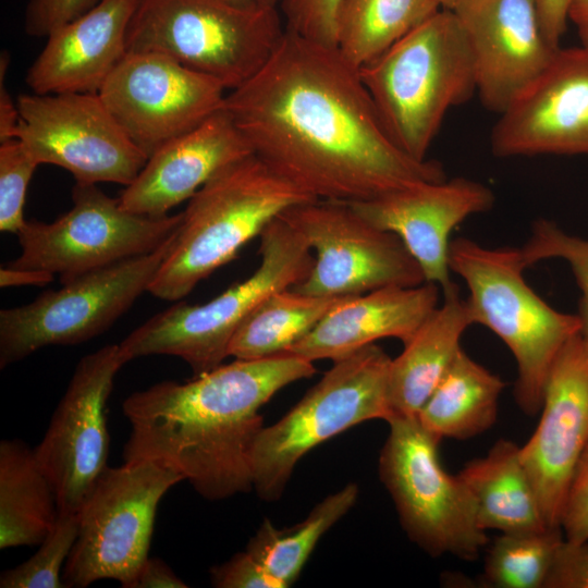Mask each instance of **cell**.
I'll list each match as a JSON object with an SVG mask.
<instances>
[{
	"label": "cell",
	"instance_id": "cell-1",
	"mask_svg": "<svg viewBox=\"0 0 588 588\" xmlns=\"http://www.w3.org/2000/svg\"><path fill=\"white\" fill-rule=\"evenodd\" d=\"M223 109L253 154L317 199L362 201L446 179L441 162L397 146L358 70L335 47L287 29Z\"/></svg>",
	"mask_w": 588,
	"mask_h": 588
},
{
	"label": "cell",
	"instance_id": "cell-2",
	"mask_svg": "<svg viewBox=\"0 0 588 588\" xmlns=\"http://www.w3.org/2000/svg\"><path fill=\"white\" fill-rule=\"evenodd\" d=\"M316 372L292 353L235 358L186 382L161 381L128 395L124 462L154 461L174 469L205 499L253 488L252 455L264 428L259 409L286 385Z\"/></svg>",
	"mask_w": 588,
	"mask_h": 588
},
{
	"label": "cell",
	"instance_id": "cell-3",
	"mask_svg": "<svg viewBox=\"0 0 588 588\" xmlns=\"http://www.w3.org/2000/svg\"><path fill=\"white\" fill-rule=\"evenodd\" d=\"M255 154L223 168L188 200L148 292L177 302L286 209L315 200Z\"/></svg>",
	"mask_w": 588,
	"mask_h": 588
},
{
	"label": "cell",
	"instance_id": "cell-4",
	"mask_svg": "<svg viewBox=\"0 0 588 588\" xmlns=\"http://www.w3.org/2000/svg\"><path fill=\"white\" fill-rule=\"evenodd\" d=\"M358 72L391 137L417 160L427 159L446 112L476 93L469 42L449 9L438 11Z\"/></svg>",
	"mask_w": 588,
	"mask_h": 588
},
{
	"label": "cell",
	"instance_id": "cell-5",
	"mask_svg": "<svg viewBox=\"0 0 588 588\" xmlns=\"http://www.w3.org/2000/svg\"><path fill=\"white\" fill-rule=\"evenodd\" d=\"M449 267L467 286L473 324L491 330L513 354L516 402L526 414H537L554 360L580 333L578 316L553 308L529 286L519 248L457 237L450 244Z\"/></svg>",
	"mask_w": 588,
	"mask_h": 588
},
{
	"label": "cell",
	"instance_id": "cell-6",
	"mask_svg": "<svg viewBox=\"0 0 588 588\" xmlns=\"http://www.w3.org/2000/svg\"><path fill=\"white\" fill-rule=\"evenodd\" d=\"M278 5L245 0H139L127 51L163 53L232 90L270 60L284 34Z\"/></svg>",
	"mask_w": 588,
	"mask_h": 588
},
{
	"label": "cell",
	"instance_id": "cell-7",
	"mask_svg": "<svg viewBox=\"0 0 588 588\" xmlns=\"http://www.w3.org/2000/svg\"><path fill=\"white\" fill-rule=\"evenodd\" d=\"M259 237L261 260L250 277L205 304L179 301L154 315L119 344L126 359L176 356L194 376L223 364L235 332L249 314L271 294L303 282L315 261L304 237L280 216Z\"/></svg>",
	"mask_w": 588,
	"mask_h": 588
},
{
	"label": "cell",
	"instance_id": "cell-8",
	"mask_svg": "<svg viewBox=\"0 0 588 588\" xmlns=\"http://www.w3.org/2000/svg\"><path fill=\"white\" fill-rule=\"evenodd\" d=\"M391 359L373 343L334 360L297 404L262 428L252 455L259 498L278 500L298 461L317 445L360 422L391 418Z\"/></svg>",
	"mask_w": 588,
	"mask_h": 588
},
{
	"label": "cell",
	"instance_id": "cell-9",
	"mask_svg": "<svg viewBox=\"0 0 588 588\" xmlns=\"http://www.w3.org/2000/svg\"><path fill=\"white\" fill-rule=\"evenodd\" d=\"M379 457V476L409 539L431 556L474 560L488 537L475 499L460 477L441 465L439 440L417 416H393Z\"/></svg>",
	"mask_w": 588,
	"mask_h": 588
},
{
	"label": "cell",
	"instance_id": "cell-10",
	"mask_svg": "<svg viewBox=\"0 0 588 588\" xmlns=\"http://www.w3.org/2000/svg\"><path fill=\"white\" fill-rule=\"evenodd\" d=\"M183 480L154 461L107 466L78 511V535L62 572L65 587L114 579L131 588L148 559L158 504Z\"/></svg>",
	"mask_w": 588,
	"mask_h": 588
},
{
	"label": "cell",
	"instance_id": "cell-11",
	"mask_svg": "<svg viewBox=\"0 0 588 588\" xmlns=\"http://www.w3.org/2000/svg\"><path fill=\"white\" fill-rule=\"evenodd\" d=\"M176 233L149 254L79 274L28 304L1 309L0 367L45 346L79 344L108 330L148 292Z\"/></svg>",
	"mask_w": 588,
	"mask_h": 588
},
{
	"label": "cell",
	"instance_id": "cell-12",
	"mask_svg": "<svg viewBox=\"0 0 588 588\" xmlns=\"http://www.w3.org/2000/svg\"><path fill=\"white\" fill-rule=\"evenodd\" d=\"M72 208L52 222L25 221L13 267L58 273L61 283L159 248L179 229L183 212L151 217L122 207L97 184L75 183Z\"/></svg>",
	"mask_w": 588,
	"mask_h": 588
},
{
	"label": "cell",
	"instance_id": "cell-13",
	"mask_svg": "<svg viewBox=\"0 0 588 588\" xmlns=\"http://www.w3.org/2000/svg\"><path fill=\"white\" fill-rule=\"evenodd\" d=\"M315 252L308 277L294 290L317 296H352L426 282L395 234L370 224L345 201L315 199L280 215Z\"/></svg>",
	"mask_w": 588,
	"mask_h": 588
},
{
	"label": "cell",
	"instance_id": "cell-14",
	"mask_svg": "<svg viewBox=\"0 0 588 588\" xmlns=\"http://www.w3.org/2000/svg\"><path fill=\"white\" fill-rule=\"evenodd\" d=\"M16 138L41 163L68 170L75 183L130 185L148 157L128 138L98 94H23Z\"/></svg>",
	"mask_w": 588,
	"mask_h": 588
},
{
	"label": "cell",
	"instance_id": "cell-15",
	"mask_svg": "<svg viewBox=\"0 0 588 588\" xmlns=\"http://www.w3.org/2000/svg\"><path fill=\"white\" fill-rule=\"evenodd\" d=\"M147 156L223 108L218 81L155 51H127L97 93Z\"/></svg>",
	"mask_w": 588,
	"mask_h": 588
},
{
	"label": "cell",
	"instance_id": "cell-16",
	"mask_svg": "<svg viewBox=\"0 0 588 588\" xmlns=\"http://www.w3.org/2000/svg\"><path fill=\"white\" fill-rule=\"evenodd\" d=\"M128 363L119 344L82 357L35 456L56 492L59 512L78 514L105 470L110 437L106 407L114 378Z\"/></svg>",
	"mask_w": 588,
	"mask_h": 588
},
{
	"label": "cell",
	"instance_id": "cell-17",
	"mask_svg": "<svg viewBox=\"0 0 588 588\" xmlns=\"http://www.w3.org/2000/svg\"><path fill=\"white\" fill-rule=\"evenodd\" d=\"M499 115L490 136L495 157L588 155V49L560 47Z\"/></svg>",
	"mask_w": 588,
	"mask_h": 588
},
{
	"label": "cell",
	"instance_id": "cell-18",
	"mask_svg": "<svg viewBox=\"0 0 588 588\" xmlns=\"http://www.w3.org/2000/svg\"><path fill=\"white\" fill-rule=\"evenodd\" d=\"M539 424L520 446L547 525L561 528L567 492L588 445V342L579 333L554 360Z\"/></svg>",
	"mask_w": 588,
	"mask_h": 588
},
{
	"label": "cell",
	"instance_id": "cell-19",
	"mask_svg": "<svg viewBox=\"0 0 588 588\" xmlns=\"http://www.w3.org/2000/svg\"><path fill=\"white\" fill-rule=\"evenodd\" d=\"M452 11L469 42L476 94L500 114L559 49L542 33L537 0H458Z\"/></svg>",
	"mask_w": 588,
	"mask_h": 588
},
{
	"label": "cell",
	"instance_id": "cell-20",
	"mask_svg": "<svg viewBox=\"0 0 588 588\" xmlns=\"http://www.w3.org/2000/svg\"><path fill=\"white\" fill-rule=\"evenodd\" d=\"M494 201L489 186L457 176L347 204L370 224L399 236L426 282L443 292L454 283L449 267L451 233L468 217L490 210Z\"/></svg>",
	"mask_w": 588,
	"mask_h": 588
},
{
	"label": "cell",
	"instance_id": "cell-21",
	"mask_svg": "<svg viewBox=\"0 0 588 588\" xmlns=\"http://www.w3.org/2000/svg\"><path fill=\"white\" fill-rule=\"evenodd\" d=\"M253 154L222 108L201 124L166 143L119 197L136 213L162 217L192 196L229 164Z\"/></svg>",
	"mask_w": 588,
	"mask_h": 588
},
{
	"label": "cell",
	"instance_id": "cell-22",
	"mask_svg": "<svg viewBox=\"0 0 588 588\" xmlns=\"http://www.w3.org/2000/svg\"><path fill=\"white\" fill-rule=\"evenodd\" d=\"M138 1L101 0L52 32L27 71L32 91L97 94L127 52V28Z\"/></svg>",
	"mask_w": 588,
	"mask_h": 588
},
{
	"label": "cell",
	"instance_id": "cell-23",
	"mask_svg": "<svg viewBox=\"0 0 588 588\" xmlns=\"http://www.w3.org/2000/svg\"><path fill=\"white\" fill-rule=\"evenodd\" d=\"M440 287L388 286L339 301L317 326L285 353L309 362L343 358L376 341L404 344L438 307Z\"/></svg>",
	"mask_w": 588,
	"mask_h": 588
},
{
	"label": "cell",
	"instance_id": "cell-24",
	"mask_svg": "<svg viewBox=\"0 0 588 588\" xmlns=\"http://www.w3.org/2000/svg\"><path fill=\"white\" fill-rule=\"evenodd\" d=\"M466 298L453 283L443 303L391 359L389 402L392 416H417L461 352V339L471 326Z\"/></svg>",
	"mask_w": 588,
	"mask_h": 588
},
{
	"label": "cell",
	"instance_id": "cell-25",
	"mask_svg": "<svg viewBox=\"0 0 588 588\" xmlns=\"http://www.w3.org/2000/svg\"><path fill=\"white\" fill-rule=\"evenodd\" d=\"M458 475L475 499L478 523L485 531L517 534L551 528L515 442L498 440L486 456L466 463Z\"/></svg>",
	"mask_w": 588,
	"mask_h": 588
},
{
	"label": "cell",
	"instance_id": "cell-26",
	"mask_svg": "<svg viewBox=\"0 0 588 588\" xmlns=\"http://www.w3.org/2000/svg\"><path fill=\"white\" fill-rule=\"evenodd\" d=\"M59 516L56 492L34 449L0 442V549L39 546Z\"/></svg>",
	"mask_w": 588,
	"mask_h": 588
},
{
	"label": "cell",
	"instance_id": "cell-27",
	"mask_svg": "<svg viewBox=\"0 0 588 588\" xmlns=\"http://www.w3.org/2000/svg\"><path fill=\"white\" fill-rule=\"evenodd\" d=\"M504 388L499 376L462 348L417 417L439 441L475 437L495 422Z\"/></svg>",
	"mask_w": 588,
	"mask_h": 588
},
{
	"label": "cell",
	"instance_id": "cell-28",
	"mask_svg": "<svg viewBox=\"0 0 588 588\" xmlns=\"http://www.w3.org/2000/svg\"><path fill=\"white\" fill-rule=\"evenodd\" d=\"M441 9L438 0H343L336 49L358 70Z\"/></svg>",
	"mask_w": 588,
	"mask_h": 588
},
{
	"label": "cell",
	"instance_id": "cell-29",
	"mask_svg": "<svg viewBox=\"0 0 588 588\" xmlns=\"http://www.w3.org/2000/svg\"><path fill=\"white\" fill-rule=\"evenodd\" d=\"M345 296H317L278 291L262 301L235 332L229 356L257 359L287 352Z\"/></svg>",
	"mask_w": 588,
	"mask_h": 588
},
{
	"label": "cell",
	"instance_id": "cell-30",
	"mask_svg": "<svg viewBox=\"0 0 588 588\" xmlns=\"http://www.w3.org/2000/svg\"><path fill=\"white\" fill-rule=\"evenodd\" d=\"M358 487L350 482L319 502L307 517L279 529L266 518L249 539L250 553L283 588L299 576L319 539L356 503Z\"/></svg>",
	"mask_w": 588,
	"mask_h": 588
},
{
	"label": "cell",
	"instance_id": "cell-31",
	"mask_svg": "<svg viewBox=\"0 0 588 588\" xmlns=\"http://www.w3.org/2000/svg\"><path fill=\"white\" fill-rule=\"evenodd\" d=\"M562 540L561 528L502 534L488 550L486 580L499 588H543Z\"/></svg>",
	"mask_w": 588,
	"mask_h": 588
},
{
	"label": "cell",
	"instance_id": "cell-32",
	"mask_svg": "<svg viewBox=\"0 0 588 588\" xmlns=\"http://www.w3.org/2000/svg\"><path fill=\"white\" fill-rule=\"evenodd\" d=\"M79 529L78 514L59 512L38 550L22 564L1 573V588H64L62 572Z\"/></svg>",
	"mask_w": 588,
	"mask_h": 588
},
{
	"label": "cell",
	"instance_id": "cell-33",
	"mask_svg": "<svg viewBox=\"0 0 588 588\" xmlns=\"http://www.w3.org/2000/svg\"><path fill=\"white\" fill-rule=\"evenodd\" d=\"M526 268L547 259L566 261L580 290V334L588 342V238L567 233L555 222L538 219L527 242L519 248Z\"/></svg>",
	"mask_w": 588,
	"mask_h": 588
},
{
	"label": "cell",
	"instance_id": "cell-34",
	"mask_svg": "<svg viewBox=\"0 0 588 588\" xmlns=\"http://www.w3.org/2000/svg\"><path fill=\"white\" fill-rule=\"evenodd\" d=\"M39 166L17 138L0 143V230L17 234L25 223L28 184Z\"/></svg>",
	"mask_w": 588,
	"mask_h": 588
},
{
	"label": "cell",
	"instance_id": "cell-35",
	"mask_svg": "<svg viewBox=\"0 0 588 588\" xmlns=\"http://www.w3.org/2000/svg\"><path fill=\"white\" fill-rule=\"evenodd\" d=\"M343 0H281L285 28L336 48V17Z\"/></svg>",
	"mask_w": 588,
	"mask_h": 588
},
{
	"label": "cell",
	"instance_id": "cell-36",
	"mask_svg": "<svg viewBox=\"0 0 588 588\" xmlns=\"http://www.w3.org/2000/svg\"><path fill=\"white\" fill-rule=\"evenodd\" d=\"M101 0H29L25 30L48 37L52 32L88 12Z\"/></svg>",
	"mask_w": 588,
	"mask_h": 588
},
{
	"label": "cell",
	"instance_id": "cell-37",
	"mask_svg": "<svg viewBox=\"0 0 588 588\" xmlns=\"http://www.w3.org/2000/svg\"><path fill=\"white\" fill-rule=\"evenodd\" d=\"M217 588H283L246 550L210 568Z\"/></svg>",
	"mask_w": 588,
	"mask_h": 588
},
{
	"label": "cell",
	"instance_id": "cell-38",
	"mask_svg": "<svg viewBox=\"0 0 588 588\" xmlns=\"http://www.w3.org/2000/svg\"><path fill=\"white\" fill-rule=\"evenodd\" d=\"M561 529L566 540H588V445L578 462L567 492Z\"/></svg>",
	"mask_w": 588,
	"mask_h": 588
},
{
	"label": "cell",
	"instance_id": "cell-39",
	"mask_svg": "<svg viewBox=\"0 0 588 588\" xmlns=\"http://www.w3.org/2000/svg\"><path fill=\"white\" fill-rule=\"evenodd\" d=\"M543 588H588V540L561 541Z\"/></svg>",
	"mask_w": 588,
	"mask_h": 588
},
{
	"label": "cell",
	"instance_id": "cell-40",
	"mask_svg": "<svg viewBox=\"0 0 588 588\" xmlns=\"http://www.w3.org/2000/svg\"><path fill=\"white\" fill-rule=\"evenodd\" d=\"M572 0H537L540 26L547 41L555 49L566 30Z\"/></svg>",
	"mask_w": 588,
	"mask_h": 588
},
{
	"label": "cell",
	"instance_id": "cell-41",
	"mask_svg": "<svg viewBox=\"0 0 588 588\" xmlns=\"http://www.w3.org/2000/svg\"><path fill=\"white\" fill-rule=\"evenodd\" d=\"M172 568L159 558H149L140 567L131 588H186Z\"/></svg>",
	"mask_w": 588,
	"mask_h": 588
},
{
	"label": "cell",
	"instance_id": "cell-42",
	"mask_svg": "<svg viewBox=\"0 0 588 588\" xmlns=\"http://www.w3.org/2000/svg\"><path fill=\"white\" fill-rule=\"evenodd\" d=\"M10 57L7 51L0 57V143L16 138L19 127L17 103L11 98L3 81Z\"/></svg>",
	"mask_w": 588,
	"mask_h": 588
},
{
	"label": "cell",
	"instance_id": "cell-43",
	"mask_svg": "<svg viewBox=\"0 0 588 588\" xmlns=\"http://www.w3.org/2000/svg\"><path fill=\"white\" fill-rule=\"evenodd\" d=\"M52 272L24 267L7 266L0 269V286H23L37 285L42 286L53 281Z\"/></svg>",
	"mask_w": 588,
	"mask_h": 588
},
{
	"label": "cell",
	"instance_id": "cell-44",
	"mask_svg": "<svg viewBox=\"0 0 588 588\" xmlns=\"http://www.w3.org/2000/svg\"><path fill=\"white\" fill-rule=\"evenodd\" d=\"M568 21L576 27L580 46L588 49V0H572Z\"/></svg>",
	"mask_w": 588,
	"mask_h": 588
},
{
	"label": "cell",
	"instance_id": "cell-45",
	"mask_svg": "<svg viewBox=\"0 0 588 588\" xmlns=\"http://www.w3.org/2000/svg\"><path fill=\"white\" fill-rule=\"evenodd\" d=\"M443 9L452 10L458 0H438Z\"/></svg>",
	"mask_w": 588,
	"mask_h": 588
},
{
	"label": "cell",
	"instance_id": "cell-46",
	"mask_svg": "<svg viewBox=\"0 0 588 588\" xmlns=\"http://www.w3.org/2000/svg\"><path fill=\"white\" fill-rule=\"evenodd\" d=\"M245 1H252L262 4H270V5H279L281 0H245Z\"/></svg>",
	"mask_w": 588,
	"mask_h": 588
}]
</instances>
